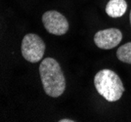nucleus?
Masks as SVG:
<instances>
[{
    "mask_svg": "<svg viewBox=\"0 0 131 122\" xmlns=\"http://www.w3.org/2000/svg\"><path fill=\"white\" fill-rule=\"evenodd\" d=\"M39 73L45 93L58 98L66 90V78L60 64L53 58H45L39 66Z\"/></svg>",
    "mask_w": 131,
    "mask_h": 122,
    "instance_id": "f257e3e1",
    "label": "nucleus"
},
{
    "mask_svg": "<svg viewBox=\"0 0 131 122\" xmlns=\"http://www.w3.org/2000/svg\"><path fill=\"white\" fill-rule=\"evenodd\" d=\"M94 85L99 94L108 102H116L121 98L124 87L119 76L111 69H102L96 73Z\"/></svg>",
    "mask_w": 131,
    "mask_h": 122,
    "instance_id": "f03ea898",
    "label": "nucleus"
},
{
    "mask_svg": "<svg viewBox=\"0 0 131 122\" xmlns=\"http://www.w3.org/2000/svg\"><path fill=\"white\" fill-rule=\"evenodd\" d=\"M46 49L45 42L40 36L34 33H28L23 38L21 51L22 55L29 63H37L43 58Z\"/></svg>",
    "mask_w": 131,
    "mask_h": 122,
    "instance_id": "7ed1b4c3",
    "label": "nucleus"
},
{
    "mask_svg": "<svg viewBox=\"0 0 131 122\" xmlns=\"http://www.w3.org/2000/svg\"><path fill=\"white\" fill-rule=\"evenodd\" d=\"M45 29L54 35H64L69 30V22L64 15L55 10L45 12L42 16Z\"/></svg>",
    "mask_w": 131,
    "mask_h": 122,
    "instance_id": "20e7f679",
    "label": "nucleus"
},
{
    "mask_svg": "<svg viewBox=\"0 0 131 122\" xmlns=\"http://www.w3.org/2000/svg\"><path fill=\"white\" fill-rule=\"evenodd\" d=\"M122 40V33L118 28H107L99 30L94 36L96 46L103 50H111L115 48Z\"/></svg>",
    "mask_w": 131,
    "mask_h": 122,
    "instance_id": "39448f33",
    "label": "nucleus"
},
{
    "mask_svg": "<svg viewBox=\"0 0 131 122\" xmlns=\"http://www.w3.org/2000/svg\"><path fill=\"white\" fill-rule=\"evenodd\" d=\"M127 3L125 0H110L106 6V13L111 18H120L125 14Z\"/></svg>",
    "mask_w": 131,
    "mask_h": 122,
    "instance_id": "423d86ee",
    "label": "nucleus"
},
{
    "mask_svg": "<svg viewBox=\"0 0 131 122\" xmlns=\"http://www.w3.org/2000/svg\"><path fill=\"white\" fill-rule=\"evenodd\" d=\"M116 57L120 62L131 65V42L120 46L116 51Z\"/></svg>",
    "mask_w": 131,
    "mask_h": 122,
    "instance_id": "0eeeda50",
    "label": "nucleus"
},
{
    "mask_svg": "<svg viewBox=\"0 0 131 122\" xmlns=\"http://www.w3.org/2000/svg\"><path fill=\"white\" fill-rule=\"evenodd\" d=\"M59 121L60 122H74L75 120H71V119H61Z\"/></svg>",
    "mask_w": 131,
    "mask_h": 122,
    "instance_id": "6e6552de",
    "label": "nucleus"
},
{
    "mask_svg": "<svg viewBox=\"0 0 131 122\" xmlns=\"http://www.w3.org/2000/svg\"><path fill=\"white\" fill-rule=\"evenodd\" d=\"M130 25H131V11H130Z\"/></svg>",
    "mask_w": 131,
    "mask_h": 122,
    "instance_id": "1a4fd4ad",
    "label": "nucleus"
}]
</instances>
